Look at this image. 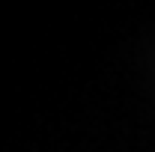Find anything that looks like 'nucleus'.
Wrapping results in <instances>:
<instances>
[]
</instances>
